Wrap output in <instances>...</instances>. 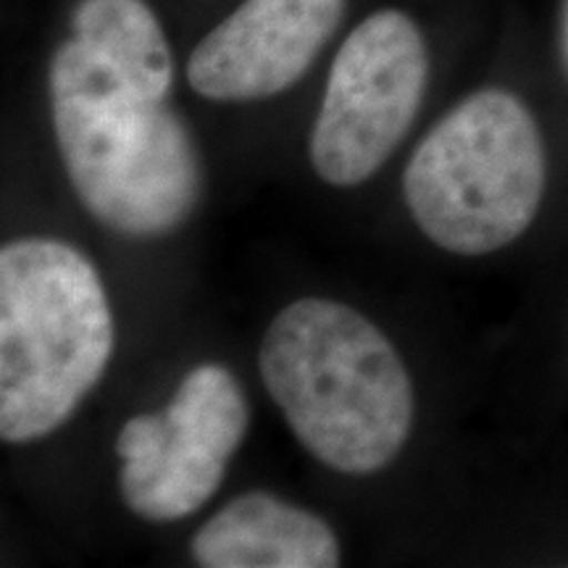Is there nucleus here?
I'll use <instances>...</instances> for the list:
<instances>
[{"instance_id":"nucleus-1","label":"nucleus","mask_w":568,"mask_h":568,"mask_svg":"<svg viewBox=\"0 0 568 568\" xmlns=\"http://www.w3.org/2000/svg\"><path fill=\"white\" fill-rule=\"evenodd\" d=\"M53 132L69 182L98 222L130 237L174 232L195 211L203 166L187 124L82 40L48 71Z\"/></svg>"},{"instance_id":"nucleus-2","label":"nucleus","mask_w":568,"mask_h":568,"mask_svg":"<svg viewBox=\"0 0 568 568\" xmlns=\"http://www.w3.org/2000/svg\"><path fill=\"white\" fill-rule=\"evenodd\" d=\"M261 379L301 445L339 474L387 468L414 429V385L395 345L351 305H284L258 351Z\"/></svg>"},{"instance_id":"nucleus-3","label":"nucleus","mask_w":568,"mask_h":568,"mask_svg":"<svg viewBox=\"0 0 568 568\" xmlns=\"http://www.w3.org/2000/svg\"><path fill=\"white\" fill-rule=\"evenodd\" d=\"M113 355V314L80 247L24 237L0 251V437L27 445L61 429Z\"/></svg>"},{"instance_id":"nucleus-4","label":"nucleus","mask_w":568,"mask_h":568,"mask_svg":"<svg viewBox=\"0 0 568 568\" xmlns=\"http://www.w3.org/2000/svg\"><path fill=\"white\" fill-rule=\"evenodd\" d=\"M548 187L535 113L487 88L447 111L410 155L403 193L414 222L447 253L489 255L521 240Z\"/></svg>"},{"instance_id":"nucleus-5","label":"nucleus","mask_w":568,"mask_h":568,"mask_svg":"<svg viewBox=\"0 0 568 568\" xmlns=\"http://www.w3.org/2000/svg\"><path fill=\"white\" fill-rule=\"evenodd\" d=\"M429 55L418 27L385 9L361 21L335 55L311 132V163L326 184L355 187L379 172L422 105Z\"/></svg>"},{"instance_id":"nucleus-6","label":"nucleus","mask_w":568,"mask_h":568,"mask_svg":"<svg viewBox=\"0 0 568 568\" xmlns=\"http://www.w3.org/2000/svg\"><path fill=\"white\" fill-rule=\"evenodd\" d=\"M245 432L247 403L230 368H190L163 414L132 416L119 432L126 508L159 524L193 516L222 487Z\"/></svg>"},{"instance_id":"nucleus-7","label":"nucleus","mask_w":568,"mask_h":568,"mask_svg":"<svg viewBox=\"0 0 568 568\" xmlns=\"http://www.w3.org/2000/svg\"><path fill=\"white\" fill-rule=\"evenodd\" d=\"M345 0H245L213 27L187 61V82L219 103L293 88L337 30Z\"/></svg>"},{"instance_id":"nucleus-8","label":"nucleus","mask_w":568,"mask_h":568,"mask_svg":"<svg viewBox=\"0 0 568 568\" xmlns=\"http://www.w3.org/2000/svg\"><path fill=\"white\" fill-rule=\"evenodd\" d=\"M339 539L322 516L268 493L234 497L193 537L205 568H335Z\"/></svg>"},{"instance_id":"nucleus-9","label":"nucleus","mask_w":568,"mask_h":568,"mask_svg":"<svg viewBox=\"0 0 568 568\" xmlns=\"http://www.w3.org/2000/svg\"><path fill=\"white\" fill-rule=\"evenodd\" d=\"M74 38L98 51L134 90L166 98L174 63L153 11L142 0H82L77 6Z\"/></svg>"},{"instance_id":"nucleus-10","label":"nucleus","mask_w":568,"mask_h":568,"mask_svg":"<svg viewBox=\"0 0 568 568\" xmlns=\"http://www.w3.org/2000/svg\"><path fill=\"white\" fill-rule=\"evenodd\" d=\"M560 48H564V61L568 69V0H564V17H560Z\"/></svg>"}]
</instances>
